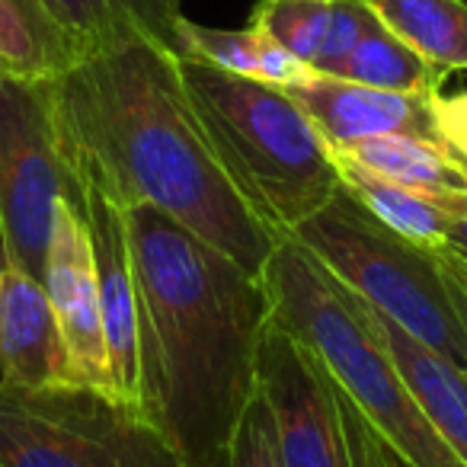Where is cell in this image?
Returning a JSON list of instances; mask_svg holds the SVG:
<instances>
[{
	"label": "cell",
	"mask_w": 467,
	"mask_h": 467,
	"mask_svg": "<svg viewBox=\"0 0 467 467\" xmlns=\"http://www.w3.org/2000/svg\"><path fill=\"white\" fill-rule=\"evenodd\" d=\"M212 467H285L279 454L273 413H269V403L260 394V388L254 390L250 403L244 407L224 451Z\"/></svg>",
	"instance_id": "cell-22"
},
{
	"label": "cell",
	"mask_w": 467,
	"mask_h": 467,
	"mask_svg": "<svg viewBox=\"0 0 467 467\" xmlns=\"http://www.w3.org/2000/svg\"><path fill=\"white\" fill-rule=\"evenodd\" d=\"M333 150L435 199L467 195V163L439 144L420 141V138H368V141Z\"/></svg>",
	"instance_id": "cell-19"
},
{
	"label": "cell",
	"mask_w": 467,
	"mask_h": 467,
	"mask_svg": "<svg viewBox=\"0 0 467 467\" xmlns=\"http://www.w3.org/2000/svg\"><path fill=\"white\" fill-rule=\"evenodd\" d=\"M339 163V180L349 192H356L384 224L400 231L403 237L422 244V247L448 250V231H451L454 218L467 212V195L461 199H435L420 189L400 186V182L388 180V176L375 173V170L362 167V163L349 161V157L337 154Z\"/></svg>",
	"instance_id": "cell-15"
},
{
	"label": "cell",
	"mask_w": 467,
	"mask_h": 467,
	"mask_svg": "<svg viewBox=\"0 0 467 467\" xmlns=\"http://www.w3.org/2000/svg\"><path fill=\"white\" fill-rule=\"evenodd\" d=\"M0 467H186L119 397L84 384L0 381Z\"/></svg>",
	"instance_id": "cell-6"
},
{
	"label": "cell",
	"mask_w": 467,
	"mask_h": 467,
	"mask_svg": "<svg viewBox=\"0 0 467 467\" xmlns=\"http://www.w3.org/2000/svg\"><path fill=\"white\" fill-rule=\"evenodd\" d=\"M263 279L273 295L275 324L317 352L333 381L410 467H464L422 416L368 305L311 250L282 237Z\"/></svg>",
	"instance_id": "cell-4"
},
{
	"label": "cell",
	"mask_w": 467,
	"mask_h": 467,
	"mask_svg": "<svg viewBox=\"0 0 467 467\" xmlns=\"http://www.w3.org/2000/svg\"><path fill=\"white\" fill-rule=\"evenodd\" d=\"M78 58L129 39H154L180 55L182 0H48Z\"/></svg>",
	"instance_id": "cell-14"
},
{
	"label": "cell",
	"mask_w": 467,
	"mask_h": 467,
	"mask_svg": "<svg viewBox=\"0 0 467 467\" xmlns=\"http://www.w3.org/2000/svg\"><path fill=\"white\" fill-rule=\"evenodd\" d=\"M78 214L87 221L97 266L99 314L109 346L112 390L122 403L138 410V292L131 273L129 221L103 192L84 182V205Z\"/></svg>",
	"instance_id": "cell-11"
},
{
	"label": "cell",
	"mask_w": 467,
	"mask_h": 467,
	"mask_svg": "<svg viewBox=\"0 0 467 467\" xmlns=\"http://www.w3.org/2000/svg\"><path fill=\"white\" fill-rule=\"evenodd\" d=\"M180 71L208 141L237 192L282 237L333 199V144L285 87L182 58Z\"/></svg>",
	"instance_id": "cell-3"
},
{
	"label": "cell",
	"mask_w": 467,
	"mask_h": 467,
	"mask_svg": "<svg viewBox=\"0 0 467 467\" xmlns=\"http://www.w3.org/2000/svg\"><path fill=\"white\" fill-rule=\"evenodd\" d=\"M0 381L10 388L74 384L46 285L7 263L0 266Z\"/></svg>",
	"instance_id": "cell-12"
},
{
	"label": "cell",
	"mask_w": 467,
	"mask_h": 467,
	"mask_svg": "<svg viewBox=\"0 0 467 467\" xmlns=\"http://www.w3.org/2000/svg\"><path fill=\"white\" fill-rule=\"evenodd\" d=\"M337 78L352 84L375 87V90H397V93H441L448 74L429 65L422 55H416L407 42H400L394 33L371 23L368 33L358 39V46L343 61Z\"/></svg>",
	"instance_id": "cell-20"
},
{
	"label": "cell",
	"mask_w": 467,
	"mask_h": 467,
	"mask_svg": "<svg viewBox=\"0 0 467 467\" xmlns=\"http://www.w3.org/2000/svg\"><path fill=\"white\" fill-rule=\"evenodd\" d=\"M138 292V413L186 467L221 458L256 390L273 295L150 205L125 212Z\"/></svg>",
	"instance_id": "cell-2"
},
{
	"label": "cell",
	"mask_w": 467,
	"mask_h": 467,
	"mask_svg": "<svg viewBox=\"0 0 467 467\" xmlns=\"http://www.w3.org/2000/svg\"><path fill=\"white\" fill-rule=\"evenodd\" d=\"M180 55L182 58L205 61L221 71L241 74V78L266 80L275 87H295L311 78V67L275 46L260 29H214L202 23L182 20L180 26Z\"/></svg>",
	"instance_id": "cell-17"
},
{
	"label": "cell",
	"mask_w": 467,
	"mask_h": 467,
	"mask_svg": "<svg viewBox=\"0 0 467 467\" xmlns=\"http://www.w3.org/2000/svg\"><path fill=\"white\" fill-rule=\"evenodd\" d=\"M388 33L407 42L441 74L467 71L464 0H362Z\"/></svg>",
	"instance_id": "cell-18"
},
{
	"label": "cell",
	"mask_w": 467,
	"mask_h": 467,
	"mask_svg": "<svg viewBox=\"0 0 467 467\" xmlns=\"http://www.w3.org/2000/svg\"><path fill=\"white\" fill-rule=\"evenodd\" d=\"M285 237L311 250L378 314L467 365V266L451 247L435 250L403 237L346 186Z\"/></svg>",
	"instance_id": "cell-5"
},
{
	"label": "cell",
	"mask_w": 467,
	"mask_h": 467,
	"mask_svg": "<svg viewBox=\"0 0 467 467\" xmlns=\"http://www.w3.org/2000/svg\"><path fill=\"white\" fill-rule=\"evenodd\" d=\"M42 285H46L52 311L58 317L61 337H65L71 381L84 384V388L106 390V394L116 397V390H112L109 346H106L103 314H99L90 231H87V221L80 218L71 202H61L58 205Z\"/></svg>",
	"instance_id": "cell-9"
},
{
	"label": "cell",
	"mask_w": 467,
	"mask_h": 467,
	"mask_svg": "<svg viewBox=\"0 0 467 467\" xmlns=\"http://www.w3.org/2000/svg\"><path fill=\"white\" fill-rule=\"evenodd\" d=\"M333 7L337 0H260L250 14V26L314 71V61L330 33Z\"/></svg>",
	"instance_id": "cell-21"
},
{
	"label": "cell",
	"mask_w": 467,
	"mask_h": 467,
	"mask_svg": "<svg viewBox=\"0 0 467 467\" xmlns=\"http://www.w3.org/2000/svg\"><path fill=\"white\" fill-rule=\"evenodd\" d=\"M285 90L298 99V106L311 116V122L333 148H349L368 138H420L451 150L439 116L441 93L426 97V93L375 90V87L324 78V74H311Z\"/></svg>",
	"instance_id": "cell-10"
},
{
	"label": "cell",
	"mask_w": 467,
	"mask_h": 467,
	"mask_svg": "<svg viewBox=\"0 0 467 467\" xmlns=\"http://www.w3.org/2000/svg\"><path fill=\"white\" fill-rule=\"evenodd\" d=\"M78 61L48 0H0V74L52 80Z\"/></svg>",
	"instance_id": "cell-16"
},
{
	"label": "cell",
	"mask_w": 467,
	"mask_h": 467,
	"mask_svg": "<svg viewBox=\"0 0 467 467\" xmlns=\"http://www.w3.org/2000/svg\"><path fill=\"white\" fill-rule=\"evenodd\" d=\"M375 23V14L365 7L362 0H337L330 20V33L320 48L317 61H314V74H324V78H337L343 61L349 58V52L358 46L365 33Z\"/></svg>",
	"instance_id": "cell-23"
},
{
	"label": "cell",
	"mask_w": 467,
	"mask_h": 467,
	"mask_svg": "<svg viewBox=\"0 0 467 467\" xmlns=\"http://www.w3.org/2000/svg\"><path fill=\"white\" fill-rule=\"evenodd\" d=\"M448 247L458 254V260L467 266V212L461 218H454L451 231H448Z\"/></svg>",
	"instance_id": "cell-25"
},
{
	"label": "cell",
	"mask_w": 467,
	"mask_h": 467,
	"mask_svg": "<svg viewBox=\"0 0 467 467\" xmlns=\"http://www.w3.org/2000/svg\"><path fill=\"white\" fill-rule=\"evenodd\" d=\"M439 116H441V131L445 141L451 148V154H458L467 163V90L439 97Z\"/></svg>",
	"instance_id": "cell-24"
},
{
	"label": "cell",
	"mask_w": 467,
	"mask_h": 467,
	"mask_svg": "<svg viewBox=\"0 0 467 467\" xmlns=\"http://www.w3.org/2000/svg\"><path fill=\"white\" fill-rule=\"evenodd\" d=\"M368 314L381 333L384 346L394 356L410 394L420 403L422 416L432 422V429L451 448L454 458L467 467V365L429 349L413 333L378 314L371 305Z\"/></svg>",
	"instance_id": "cell-13"
},
{
	"label": "cell",
	"mask_w": 467,
	"mask_h": 467,
	"mask_svg": "<svg viewBox=\"0 0 467 467\" xmlns=\"http://www.w3.org/2000/svg\"><path fill=\"white\" fill-rule=\"evenodd\" d=\"M256 388L273 413L282 464L352 467L337 381L317 352L275 320L260 346Z\"/></svg>",
	"instance_id": "cell-8"
},
{
	"label": "cell",
	"mask_w": 467,
	"mask_h": 467,
	"mask_svg": "<svg viewBox=\"0 0 467 467\" xmlns=\"http://www.w3.org/2000/svg\"><path fill=\"white\" fill-rule=\"evenodd\" d=\"M61 150L78 176L129 212L150 205L263 275L282 234L237 192L208 141L180 55L129 39L78 58L52 78Z\"/></svg>",
	"instance_id": "cell-1"
},
{
	"label": "cell",
	"mask_w": 467,
	"mask_h": 467,
	"mask_svg": "<svg viewBox=\"0 0 467 467\" xmlns=\"http://www.w3.org/2000/svg\"><path fill=\"white\" fill-rule=\"evenodd\" d=\"M61 202L84 205V180L61 150L52 80L0 74V247L42 282Z\"/></svg>",
	"instance_id": "cell-7"
}]
</instances>
